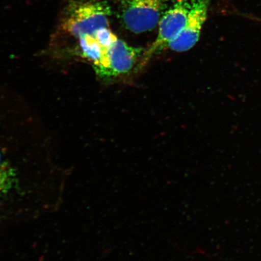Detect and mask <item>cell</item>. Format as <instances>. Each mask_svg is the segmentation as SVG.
<instances>
[{
	"label": "cell",
	"mask_w": 261,
	"mask_h": 261,
	"mask_svg": "<svg viewBox=\"0 0 261 261\" xmlns=\"http://www.w3.org/2000/svg\"><path fill=\"white\" fill-rule=\"evenodd\" d=\"M167 8V0H122L120 18L126 29L140 34L155 28Z\"/></svg>",
	"instance_id": "1"
},
{
	"label": "cell",
	"mask_w": 261,
	"mask_h": 261,
	"mask_svg": "<svg viewBox=\"0 0 261 261\" xmlns=\"http://www.w3.org/2000/svg\"><path fill=\"white\" fill-rule=\"evenodd\" d=\"M112 9L106 2H90L74 9L64 27L76 38L83 35L95 37L100 29L109 27Z\"/></svg>",
	"instance_id": "2"
},
{
	"label": "cell",
	"mask_w": 261,
	"mask_h": 261,
	"mask_svg": "<svg viewBox=\"0 0 261 261\" xmlns=\"http://www.w3.org/2000/svg\"><path fill=\"white\" fill-rule=\"evenodd\" d=\"M191 3L189 0H179L166 11L159 23L158 37L143 55L141 64L145 65L150 58L168 47L177 37L187 22Z\"/></svg>",
	"instance_id": "3"
},
{
	"label": "cell",
	"mask_w": 261,
	"mask_h": 261,
	"mask_svg": "<svg viewBox=\"0 0 261 261\" xmlns=\"http://www.w3.org/2000/svg\"><path fill=\"white\" fill-rule=\"evenodd\" d=\"M142 50L129 46L117 38L107 48L99 63L94 65L96 72L103 78L115 77L129 73L135 67Z\"/></svg>",
	"instance_id": "4"
},
{
	"label": "cell",
	"mask_w": 261,
	"mask_h": 261,
	"mask_svg": "<svg viewBox=\"0 0 261 261\" xmlns=\"http://www.w3.org/2000/svg\"><path fill=\"white\" fill-rule=\"evenodd\" d=\"M208 0H193L184 29L169 43L171 50L182 52L193 47L198 42L207 16Z\"/></svg>",
	"instance_id": "5"
},
{
	"label": "cell",
	"mask_w": 261,
	"mask_h": 261,
	"mask_svg": "<svg viewBox=\"0 0 261 261\" xmlns=\"http://www.w3.org/2000/svg\"><path fill=\"white\" fill-rule=\"evenodd\" d=\"M80 45L83 56L92 61L94 65L99 63L107 48L101 46L96 38L90 35L82 36Z\"/></svg>",
	"instance_id": "6"
},
{
	"label": "cell",
	"mask_w": 261,
	"mask_h": 261,
	"mask_svg": "<svg viewBox=\"0 0 261 261\" xmlns=\"http://www.w3.org/2000/svg\"><path fill=\"white\" fill-rule=\"evenodd\" d=\"M11 175V169L9 168L0 151V197L8 190Z\"/></svg>",
	"instance_id": "7"
},
{
	"label": "cell",
	"mask_w": 261,
	"mask_h": 261,
	"mask_svg": "<svg viewBox=\"0 0 261 261\" xmlns=\"http://www.w3.org/2000/svg\"><path fill=\"white\" fill-rule=\"evenodd\" d=\"M94 37L101 46L104 48L110 47L117 38L108 28L100 29L97 32Z\"/></svg>",
	"instance_id": "8"
}]
</instances>
